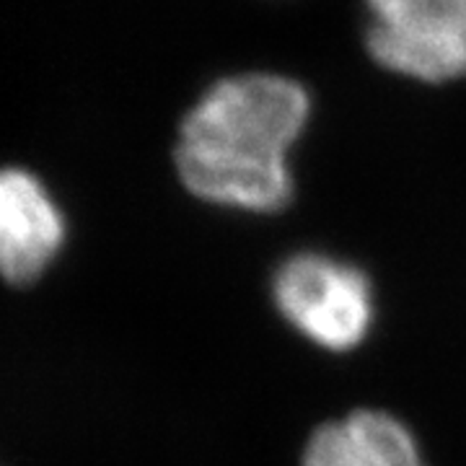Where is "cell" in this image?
<instances>
[{"label":"cell","mask_w":466,"mask_h":466,"mask_svg":"<svg viewBox=\"0 0 466 466\" xmlns=\"http://www.w3.org/2000/svg\"><path fill=\"white\" fill-rule=\"evenodd\" d=\"M314 122L300 78L244 67L202 84L171 137L174 182L195 202L275 216L296 198L293 150Z\"/></svg>","instance_id":"1"},{"label":"cell","mask_w":466,"mask_h":466,"mask_svg":"<svg viewBox=\"0 0 466 466\" xmlns=\"http://www.w3.org/2000/svg\"><path fill=\"white\" fill-rule=\"evenodd\" d=\"M269 300L293 332L324 352L360 348L379 314L366 269L321 249L288 254L272 269Z\"/></svg>","instance_id":"2"},{"label":"cell","mask_w":466,"mask_h":466,"mask_svg":"<svg viewBox=\"0 0 466 466\" xmlns=\"http://www.w3.org/2000/svg\"><path fill=\"white\" fill-rule=\"evenodd\" d=\"M360 47L381 73L407 84L466 78V0H360Z\"/></svg>","instance_id":"3"},{"label":"cell","mask_w":466,"mask_h":466,"mask_svg":"<svg viewBox=\"0 0 466 466\" xmlns=\"http://www.w3.org/2000/svg\"><path fill=\"white\" fill-rule=\"evenodd\" d=\"M70 238L63 205L26 167L0 168V278L11 288L39 283Z\"/></svg>","instance_id":"4"},{"label":"cell","mask_w":466,"mask_h":466,"mask_svg":"<svg viewBox=\"0 0 466 466\" xmlns=\"http://www.w3.org/2000/svg\"><path fill=\"white\" fill-rule=\"evenodd\" d=\"M299 466H431L415 431L386 410L360 407L314 428Z\"/></svg>","instance_id":"5"}]
</instances>
